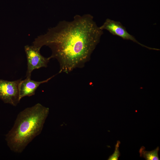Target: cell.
<instances>
[{
	"mask_svg": "<svg viewBox=\"0 0 160 160\" xmlns=\"http://www.w3.org/2000/svg\"><path fill=\"white\" fill-rule=\"evenodd\" d=\"M41 48L33 45H26L24 47L27 62V69L26 73L27 78H31L33 70L42 67H47L50 60V57H45L40 53Z\"/></svg>",
	"mask_w": 160,
	"mask_h": 160,
	"instance_id": "obj_3",
	"label": "cell"
},
{
	"mask_svg": "<svg viewBox=\"0 0 160 160\" xmlns=\"http://www.w3.org/2000/svg\"><path fill=\"white\" fill-rule=\"evenodd\" d=\"M49 112L48 108L38 103L18 114L13 127L5 135L7 145L12 151L22 153L41 133Z\"/></svg>",
	"mask_w": 160,
	"mask_h": 160,
	"instance_id": "obj_2",
	"label": "cell"
},
{
	"mask_svg": "<svg viewBox=\"0 0 160 160\" xmlns=\"http://www.w3.org/2000/svg\"><path fill=\"white\" fill-rule=\"evenodd\" d=\"M99 27L102 30H106L113 35L119 36L123 39L131 40L149 49H155L145 46L139 42L134 36L128 32L125 27L119 21L107 18L103 24Z\"/></svg>",
	"mask_w": 160,
	"mask_h": 160,
	"instance_id": "obj_5",
	"label": "cell"
},
{
	"mask_svg": "<svg viewBox=\"0 0 160 160\" xmlns=\"http://www.w3.org/2000/svg\"><path fill=\"white\" fill-rule=\"evenodd\" d=\"M120 142L118 140L115 146V149L113 153L110 156L108 160H117L120 156V153L119 150V148Z\"/></svg>",
	"mask_w": 160,
	"mask_h": 160,
	"instance_id": "obj_8",
	"label": "cell"
},
{
	"mask_svg": "<svg viewBox=\"0 0 160 160\" xmlns=\"http://www.w3.org/2000/svg\"><path fill=\"white\" fill-rule=\"evenodd\" d=\"M55 76L39 81H35L31 80V78L27 77L23 80H21L19 87L20 100L25 97H30L34 95L37 89L41 84L47 82Z\"/></svg>",
	"mask_w": 160,
	"mask_h": 160,
	"instance_id": "obj_6",
	"label": "cell"
},
{
	"mask_svg": "<svg viewBox=\"0 0 160 160\" xmlns=\"http://www.w3.org/2000/svg\"><path fill=\"white\" fill-rule=\"evenodd\" d=\"M103 30L89 14L75 15L71 21H60L55 26L35 39L33 45L44 46L51 50V58L57 60L59 73H68L77 68H82L89 61L99 42Z\"/></svg>",
	"mask_w": 160,
	"mask_h": 160,
	"instance_id": "obj_1",
	"label": "cell"
},
{
	"mask_svg": "<svg viewBox=\"0 0 160 160\" xmlns=\"http://www.w3.org/2000/svg\"><path fill=\"white\" fill-rule=\"evenodd\" d=\"M21 79L9 81L0 79V99L16 106L19 103V85Z\"/></svg>",
	"mask_w": 160,
	"mask_h": 160,
	"instance_id": "obj_4",
	"label": "cell"
},
{
	"mask_svg": "<svg viewBox=\"0 0 160 160\" xmlns=\"http://www.w3.org/2000/svg\"><path fill=\"white\" fill-rule=\"evenodd\" d=\"M159 147H157L155 150L150 151H146L145 147L142 146L140 148L139 152L140 156L144 158L147 160H159L158 152Z\"/></svg>",
	"mask_w": 160,
	"mask_h": 160,
	"instance_id": "obj_7",
	"label": "cell"
}]
</instances>
